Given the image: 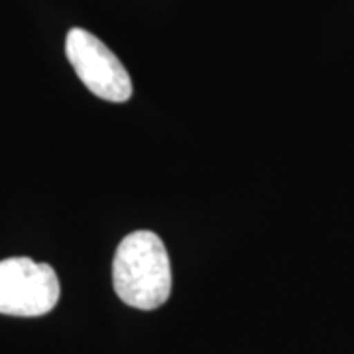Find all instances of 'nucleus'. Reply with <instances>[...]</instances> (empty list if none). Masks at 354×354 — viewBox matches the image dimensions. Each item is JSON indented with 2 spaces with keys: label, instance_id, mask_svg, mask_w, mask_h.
Here are the masks:
<instances>
[{
  "label": "nucleus",
  "instance_id": "1",
  "mask_svg": "<svg viewBox=\"0 0 354 354\" xmlns=\"http://www.w3.org/2000/svg\"><path fill=\"white\" fill-rule=\"evenodd\" d=\"M113 286L122 304L152 311L171 293V264L164 241L152 230H134L118 244Z\"/></svg>",
  "mask_w": 354,
  "mask_h": 354
},
{
  "label": "nucleus",
  "instance_id": "2",
  "mask_svg": "<svg viewBox=\"0 0 354 354\" xmlns=\"http://www.w3.org/2000/svg\"><path fill=\"white\" fill-rule=\"evenodd\" d=\"M59 301V279L50 264L32 258H6L0 262V313L41 317Z\"/></svg>",
  "mask_w": 354,
  "mask_h": 354
},
{
  "label": "nucleus",
  "instance_id": "3",
  "mask_svg": "<svg viewBox=\"0 0 354 354\" xmlns=\"http://www.w3.org/2000/svg\"><path fill=\"white\" fill-rule=\"evenodd\" d=\"M65 53L81 83L102 101L127 102L132 97V79L127 67L101 39L83 28L69 30Z\"/></svg>",
  "mask_w": 354,
  "mask_h": 354
}]
</instances>
